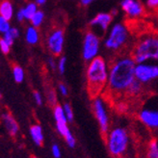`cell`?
<instances>
[{"label": "cell", "mask_w": 158, "mask_h": 158, "mask_svg": "<svg viewBox=\"0 0 158 158\" xmlns=\"http://www.w3.org/2000/svg\"><path fill=\"white\" fill-rule=\"evenodd\" d=\"M100 48L99 38L96 33L89 31L84 36L83 40V48L82 56L83 59L87 62H90L98 56V52Z\"/></svg>", "instance_id": "52a82bcc"}, {"label": "cell", "mask_w": 158, "mask_h": 158, "mask_svg": "<svg viewBox=\"0 0 158 158\" xmlns=\"http://www.w3.org/2000/svg\"><path fill=\"white\" fill-rule=\"evenodd\" d=\"M46 98H47V101L48 103L52 106L57 105V96H56V93L54 92V90L50 89L49 91H47L46 93Z\"/></svg>", "instance_id": "4316f807"}, {"label": "cell", "mask_w": 158, "mask_h": 158, "mask_svg": "<svg viewBox=\"0 0 158 158\" xmlns=\"http://www.w3.org/2000/svg\"><path fill=\"white\" fill-rule=\"evenodd\" d=\"M29 133L31 139L34 142V144L41 147L44 143V132L43 128L40 124H33L31 125V127L29 129Z\"/></svg>", "instance_id": "9a60e30c"}, {"label": "cell", "mask_w": 158, "mask_h": 158, "mask_svg": "<svg viewBox=\"0 0 158 158\" xmlns=\"http://www.w3.org/2000/svg\"><path fill=\"white\" fill-rule=\"evenodd\" d=\"M53 116L54 120L56 123V129L59 132L60 135L64 138L67 142V145L69 148H74L76 141L74 136L73 135V133L70 132L69 125H68V118L65 115L64 108L61 105H55L53 108Z\"/></svg>", "instance_id": "8992f818"}, {"label": "cell", "mask_w": 158, "mask_h": 158, "mask_svg": "<svg viewBox=\"0 0 158 158\" xmlns=\"http://www.w3.org/2000/svg\"><path fill=\"white\" fill-rule=\"evenodd\" d=\"M10 20H7L6 19L0 17V32L2 34H5L6 32H8L12 27L10 24Z\"/></svg>", "instance_id": "d4e9b609"}, {"label": "cell", "mask_w": 158, "mask_h": 158, "mask_svg": "<svg viewBox=\"0 0 158 158\" xmlns=\"http://www.w3.org/2000/svg\"><path fill=\"white\" fill-rule=\"evenodd\" d=\"M11 46L9 44H8L3 38L0 39V50L3 54H8L10 52V49H11Z\"/></svg>", "instance_id": "83f0119b"}, {"label": "cell", "mask_w": 158, "mask_h": 158, "mask_svg": "<svg viewBox=\"0 0 158 158\" xmlns=\"http://www.w3.org/2000/svg\"><path fill=\"white\" fill-rule=\"evenodd\" d=\"M64 42H65L64 31L60 28H56L53 31H51L48 37H47L46 40L47 48L51 52V54L55 55V56H59L63 52Z\"/></svg>", "instance_id": "30bf717a"}, {"label": "cell", "mask_w": 158, "mask_h": 158, "mask_svg": "<svg viewBox=\"0 0 158 158\" xmlns=\"http://www.w3.org/2000/svg\"><path fill=\"white\" fill-rule=\"evenodd\" d=\"M131 56L137 64L158 60V34L148 33L142 36L134 45Z\"/></svg>", "instance_id": "3957f363"}, {"label": "cell", "mask_w": 158, "mask_h": 158, "mask_svg": "<svg viewBox=\"0 0 158 158\" xmlns=\"http://www.w3.org/2000/svg\"><path fill=\"white\" fill-rule=\"evenodd\" d=\"M112 20L113 15L111 13H99L91 19L90 25L93 28H98L102 32H105L111 24Z\"/></svg>", "instance_id": "4fadbf2b"}, {"label": "cell", "mask_w": 158, "mask_h": 158, "mask_svg": "<svg viewBox=\"0 0 158 158\" xmlns=\"http://www.w3.org/2000/svg\"><path fill=\"white\" fill-rule=\"evenodd\" d=\"M93 111L96 117L97 121L98 123L99 128L101 133L103 135H107L109 130V117L107 114V109L105 106V102L99 97L94 98L93 100Z\"/></svg>", "instance_id": "ba28073f"}, {"label": "cell", "mask_w": 158, "mask_h": 158, "mask_svg": "<svg viewBox=\"0 0 158 158\" xmlns=\"http://www.w3.org/2000/svg\"><path fill=\"white\" fill-rule=\"evenodd\" d=\"M14 15L13 4L9 0H2L0 3V17L6 19L7 20H11Z\"/></svg>", "instance_id": "2e32d148"}, {"label": "cell", "mask_w": 158, "mask_h": 158, "mask_svg": "<svg viewBox=\"0 0 158 158\" xmlns=\"http://www.w3.org/2000/svg\"><path fill=\"white\" fill-rule=\"evenodd\" d=\"M31 158H38V157H36V156H32V157H31Z\"/></svg>", "instance_id": "f35d334b"}, {"label": "cell", "mask_w": 158, "mask_h": 158, "mask_svg": "<svg viewBox=\"0 0 158 158\" xmlns=\"http://www.w3.org/2000/svg\"><path fill=\"white\" fill-rule=\"evenodd\" d=\"M96 0H80V2L83 6H88L90 4H92L93 2H94Z\"/></svg>", "instance_id": "d590c367"}, {"label": "cell", "mask_w": 158, "mask_h": 158, "mask_svg": "<svg viewBox=\"0 0 158 158\" xmlns=\"http://www.w3.org/2000/svg\"><path fill=\"white\" fill-rule=\"evenodd\" d=\"M66 66H67V58L65 56H62L59 60H58V70L61 74H63L66 70Z\"/></svg>", "instance_id": "f1b7e54d"}, {"label": "cell", "mask_w": 158, "mask_h": 158, "mask_svg": "<svg viewBox=\"0 0 158 158\" xmlns=\"http://www.w3.org/2000/svg\"><path fill=\"white\" fill-rule=\"evenodd\" d=\"M38 11V5L36 2H29L24 8H22V12L24 14L25 19H31V18L37 13Z\"/></svg>", "instance_id": "ffe728a7"}, {"label": "cell", "mask_w": 158, "mask_h": 158, "mask_svg": "<svg viewBox=\"0 0 158 158\" xmlns=\"http://www.w3.org/2000/svg\"><path fill=\"white\" fill-rule=\"evenodd\" d=\"M147 158H158V141L153 139L149 141L147 148Z\"/></svg>", "instance_id": "d6986e66"}, {"label": "cell", "mask_w": 158, "mask_h": 158, "mask_svg": "<svg viewBox=\"0 0 158 158\" xmlns=\"http://www.w3.org/2000/svg\"><path fill=\"white\" fill-rule=\"evenodd\" d=\"M129 144V134L123 127H115L106 135L108 152L114 158H123L128 152Z\"/></svg>", "instance_id": "277c9868"}, {"label": "cell", "mask_w": 158, "mask_h": 158, "mask_svg": "<svg viewBox=\"0 0 158 158\" xmlns=\"http://www.w3.org/2000/svg\"><path fill=\"white\" fill-rule=\"evenodd\" d=\"M63 108H64L65 115H66V117L68 118V121L69 122H73V118H74L73 107L70 106L69 103H65L64 105H63Z\"/></svg>", "instance_id": "484cf974"}, {"label": "cell", "mask_w": 158, "mask_h": 158, "mask_svg": "<svg viewBox=\"0 0 158 158\" xmlns=\"http://www.w3.org/2000/svg\"><path fill=\"white\" fill-rule=\"evenodd\" d=\"M44 14L43 11H40L38 10L37 13L33 15L32 18H31L30 21H31V24L34 27H39L42 25V23L44 22Z\"/></svg>", "instance_id": "603a6c76"}, {"label": "cell", "mask_w": 158, "mask_h": 158, "mask_svg": "<svg viewBox=\"0 0 158 158\" xmlns=\"http://www.w3.org/2000/svg\"><path fill=\"white\" fill-rule=\"evenodd\" d=\"M40 35L37 27L29 26L25 33V40L29 44H36L39 42Z\"/></svg>", "instance_id": "e0dca14e"}, {"label": "cell", "mask_w": 158, "mask_h": 158, "mask_svg": "<svg viewBox=\"0 0 158 158\" xmlns=\"http://www.w3.org/2000/svg\"><path fill=\"white\" fill-rule=\"evenodd\" d=\"M135 78L143 84H147L158 78V66L147 63L137 64L135 68Z\"/></svg>", "instance_id": "9c48e42d"}, {"label": "cell", "mask_w": 158, "mask_h": 158, "mask_svg": "<svg viewBox=\"0 0 158 158\" xmlns=\"http://www.w3.org/2000/svg\"><path fill=\"white\" fill-rule=\"evenodd\" d=\"M13 76L15 81L17 83H21L24 80V72L23 69L19 65H14L13 66Z\"/></svg>", "instance_id": "7402d4cb"}, {"label": "cell", "mask_w": 158, "mask_h": 158, "mask_svg": "<svg viewBox=\"0 0 158 158\" xmlns=\"http://www.w3.org/2000/svg\"><path fill=\"white\" fill-rule=\"evenodd\" d=\"M46 1L47 0H35V2L38 6H43L44 4L46 3Z\"/></svg>", "instance_id": "8d00e7d4"}, {"label": "cell", "mask_w": 158, "mask_h": 158, "mask_svg": "<svg viewBox=\"0 0 158 158\" xmlns=\"http://www.w3.org/2000/svg\"><path fill=\"white\" fill-rule=\"evenodd\" d=\"M121 8L129 19H136L145 15L146 8L141 0H122Z\"/></svg>", "instance_id": "8fae6325"}, {"label": "cell", "mask_w": 158, "mask_h": 158, "mask_svg": "<svg viewBox=\"0 0 158 158\" xmlns=\"http://www.w3.org/2000/svg\"><path fill=\"white\" fill-rule=\"evenodd\" d=\"M46 61H47V65H48V67H49L52 70H54V69H57V67H58V63H56V61L54 60L53 57H48Z\"/></svg>", "instance_id": "836d02e7"}, {"label": "cell", "mask_w": 158, "mask_h": 158, "mask_svg": "<svg viewBox=\"0 0 158 158\" xmlns=\"http://www.w3.org/2000/svg\"><path fill=\"white\" fill-rule=\"evenodd\" d=\"M17 19H18L19 21H23V20L25 19V17H24V14H23V12H22V9H20L18 12V14H17Z\"/></svg>", "instance_id": "e575fe53"}, {"label": "cell", "mask_w": 158, "mask_h": 158, "mask_svg": "<svg viewBox=\"0 0 158 158\" xmlns=\"http://www.w3.org/2000/svg\"><path fill=\"white\" fill-rule=\"evenodd\" d=\"M142 92H143V83H141L138 80H135L128 87L125 94L129 97H138L142 94Z\"/></svg>", "instance_id": "ac0fdd59"}, {"label": "cell", "mask_w": 158, "mask_h": 158, "mask_svg": "<svg viewBox=\"0 0 158 158\" xmlns=\"http://www.w3.org/2000/svg\"><path fill=\"white\" fill-rule=\"evenodd\" d=\"M137 63L131 55H122L115 59L109 68V77L106 92L112 97L125 94L135 78Z\"/></svg>", "instance_id": "6da1fadb"}, {"label": "cell", "mask_w": 158, "mask_h": 158, "mask_svg": "<svg viewBox=\"0 0 158 158\" xmlns=\"http://www.w3.org/2000/svg\"><path fill=\"white\" fill-rule=\"evenodd\" d=\"M51 152H52V155L55 158H60L61 157V149H60L59 146L56 145V144L52 145V147H51Z\"/></svg>", "instance_id": "f546056e"}, {"label": "cell", "mask_w": 158, "mask_h": 158, "mask_svg": "<svg viewBox=\"0 0 158 158\" xmlns=\"http://www.w3.org/2000/svg\"><path fill=\"white\" fill-rule=\"evenodd\" d=\"M127 103H125V102H118L117 103V110L120 113H125L127 111Z\"/></svg>", "instance_id": "1f68e13d"}, {"label": "cell", "mask_w": 158, "mask_h": 158, "mask_svg": "<svg viewBox=\"0 0 158 158\" xmlns=\"http://www.w3.org/2000/svg\"><path fill=\"white\" fill-rule=\"evenodd\" d=\"M58 90H59V93L62 94L63 97H67L68 94H69V90H68V87L63 84V83H60L59 86H58Z\"/></svg>", "instance_id": "d6a6232c"}, {"label": "cell", "mask_w": 158, "mask_h": 158, "mask_svg": "<svg viewBox=\"0 0 158 158\" xmlns=\"http://www.w3.org/2000/svg\"><path fill=\"white\" fill-rule=\"evenodd\" d=\"M33 98H34V101L36 102L37 105H42L43 104V97L39 92H37V91L33 92Z\"/></svg>", "instance_id": "4dcf8cb0"}, {"label": "cell", "mask_w": 158, "mask_h": 158, "mask_svg": "<svg viewBox=\"0 0 158 158\" xmlns=\"http://www.w3.org/2000/svg\"><path fill=\"white\" fill-rule=\"evenodd\" d=\"M19 36V29L15 28V27H12L9 31H8V32H6L5 34H3V37L2 38L10 45H13L15 40L17 39Z\"/></svg>", "instance_id": "44dd1931"}, {"label": "cell", "mask_w": 158, "mask_h": 158, "mask_svg": "<svg viewBox=\"0 0 158 158\" xmlns=\"http://www.w3.org/2000/svg\"><path fill=\"white\" fill-rule=\"evenodd\" d=\"M1 118H2V123L4 125L6 131L8 132V134L12 137L17 136L19 131V126L18 122L15 121V118H14V116L10 112L5 111L2 113Z\"/></svg>", "instance_id": "5bb4252c"}, {"label": "cell", "mask_w": 158, "mask_h": 158, "mask_svg": "<svg viewBox=\"0 0 158 158\" xmlns=\"http://www.w3.org/2000/svg\"><path fill=\"white\" fill-rule=\"evenodd\" d=\"M129 38V31L123 23L114 24L104 41V46L108 50L118 51L127 43Z\"/></svg>", "instance_id": "5b68a950"}, {"label": "cell", "mask_w": 158, "mask_h": 158, "mask_svg": "<svg viewBox=\"0 0 158 158\" xmlns=\"http://www.w3.org/2000/svg\"><path fill=\"white\" fill-rule=\"evenodd\" d=\"M139 120L148 128H158V110L143 109L139 113Z\"/></svg>", "instance_id": "7c38bea8"}, {"label": "cell", "mask_w": 158, "mask_h": 158, "mask_svg": "<svg viewBox=\"0 0 158 158\" xmlns=\"http://www.w3.org/2000/svg\"><path fill=\"white\" fill-rule=\"evenodd\" d=\"M146 10L149 12H158V0H141Z\"/></svg>", "instance_id": "cb8c5ba5"}, {"label": "cell", "mask_w": 158, "mask_h": 158, "mask_svg": "<svg viewBox=\"0 0 158 158\" xmlns=\"http://www.w3.org/2000/svg\"><path fill=\"white\" fill-rule=\"evenodd\" d=\"M86 76L90 96L92 98L99 97V94L106 90L108 83L109 68L106 61L98 56L90 61L87 67Z\"/></svg>", "instance_id": "7a4b0ae2"}, {"label": "cell", "mask_w": 158, "mask_h": 158, "mask_svg": "<svg viewBox=\"0 0 158 158\" xmlns=\"http://www.w3.org/2000/svg\"><path fill=\"white\" fill-rule=\"evenodd\" d=\"M110 13H111V15H113V17H115V15H117V14H118V10L117 9H113Z\"/></svg>", "instance_id": "74e56055"}]
</instances>
